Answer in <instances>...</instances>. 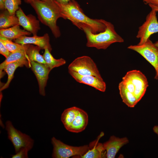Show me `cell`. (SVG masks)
<instances>
[{
  "label": "cell",
  "mask_w": 158,
  "mask_h": 158,
  "mask_svg": "<svg viewBox=\"0 0 158 158\" xmlns=\"http://www.w3.org/2000/svg\"><path fill=\"white\" fill-rule=\"evenodd\" d=\"M11 52L4 45L0 42V53L7 58Z\"/></svg>",
  "instance_id": "cell-27"
},
{
  "label": "cell",
  "mask_w": 158,
  "mask_h": 158,
  "mask_svg": "<svg viewBox=\"0 0 158 158\" xmlns=\"http://www.w3.org/2000/svg\"><path fill=\"white\" fill-rule=\"evenodd\" d=\"M0 42L11 52L22 50H25L27 47V44L22 45L13 42L11 40L1 36H0Z\"/></svg>",
  "instance_id": "cell-24"
},
{
  "label": "cell",
  "mask_w": 158,
  "mask_h": 158,
  "mask_svg": "<svg viewBox=\"0 0 158 158\" xmlns=\"http://www.w3.org/2000/svg\"><path fill=\"white\" fill-rule=\"evenodd\" d=\"M53 149L52 157L54 158H68L71 157L76 158L83 155L89 150L88 145L79 147L66 145L54 137L51 138Z\"/></svg>",
  "instance_id": "cell-5"
},
{
  "label": "cell",
  "mask_w": 158,
  "mask_h": 158,
  "mask_svg": "<svg viewBox=\"0 0 158 158\" xmlns=\"http://www.w3.org/2000/svg\"><path fill=\"white\" fill-rule=\"evenodd\" d=\"M79 108L72 107L65 109L62 113L61 120L67 130L75 118Z\"/></svg>",
  "instance_id": "cell-21"
},
{
  "label": "cell",
  "mask_w": 158,
  "mask_h": 158,
  "mask_svg": "<svg viewBox=\"0 0 158 158\" xmlns=\"http://www.w3.org/2000/svg\"><path fill=\"white\" fill-rule=\"evenodd\" d=\"M24 59H27L30 61L25 50H20L11 52L0 65V78H1L3 75L2 70L7 64L11 63Z\"/></svg>",
  "instance_id": "cell-20"
},
{
  "label": "cell",
  "mask_w": 158,
  "mask_h": 158,
  "mask_svg": "<svg viewBox=\"0 0 158 158\" xmlns=\"http://www.w3.org/2000/svg\"><path fill=\"white\" fill-rule=\"evenodd\" d=\"M21 0H5V9L11 14H16V11L19 8V6L21 4Z\"/></svg>",
  "instance_id": "cell-25"
},
{
  "label": "cell",
  "mask_w": 158,
  "mask_h": 158,
  "mask_svg": "<svg viewBox=\"0 0 158 158\" xmlns=\"http://www.w3.org/2000/svg\"><path fill=\"white\" fill-rule=\"evenodd\" d=\"M145 4H148L150 6L158 7V0H142Z\"/></svg>",
  "instance_id": "cell-28"
},
{
  "label": "cell",
  "mask_w": 158,
  "mask_h": 158,
  "mask_svg": "<svg viewBox=\"0 0 158 158\" xmlns=\"http://www.w3.org/2000/svg\"><path fill=\"white\" fill-rule=\"evenodd\" d=\"M41 49L37 46H35L30 44H27L25 51L30 61H32L46 65V62L43 56L40 53Z\"/></svg>",
  "instance_id": "cell-22"
},
{
  "label": "cell",
  "mask_w": 158,
  "mask_h": 158,
  "mask_svg": "<svg viewBox=\"0 0 158 158\" xmlns=\"http://www.w3.org/2000/svg\"><path fill=\"white\" fill-rule=\"evenodd\" d=\"M88 117L87 113L79 108L75 118L67 130L73 133H78L84 130L87 126Z\"/></svg>",
  "instance_id": "cell-16"
},
{
  "label": "cell",
  "mask_w": 158,
  "mask_h": 158,
  "mask_svg": "<svg viewBox=\"0 0 158 158\" xmlns=\"http://www.w3.org/2000/svg\"><path fill=\"white\" fill-rule=\"evenodd\" d=\"M128 142L129 140L126 137L119 138L114 135L111 136L108 141L103 144L106 151V158H115L120 149Z\"/></svg>",
  "instance_id": "cell-14"
},
{
  "label": "cell",
  "mask_w": 158,
  "mask_h": 158,
  "mask_svg": "<svg viewBox=\"0 0 158 158\" xmlns=\"http://www.w3.org/2000/svg\"><path fill=\"white\" fill-rule=\"evenodd\" d=\"M104 22L106 26V29L99 33H93L87 28H82L87 38V47L105 49L114 43L124 42L123 39L115 31L113 24L104 20Z\"/></svg>",
  "instance_id": "cell-4"
},
{
  "label": "cell",
  "mask_w": 158,
  "mask_h": 158,
  "mask_svg": "<svg viewBox=\"0 0 158 158\" xmlns=\"http://www.w3.org/2000/svg\"><path fill=\"white\" fill-rule=\"evenodd\" d=\"M68 71L82 75H93L102 79L97 65L89 56H84L75 59L68 66Z\"/></svg>",
  "instance_id": "cell-6"
},
{
  "label": "cell",
  "mask_w": 158,
  "mask_h": 158,
  "mask_svg": "<svg viewBox=\"0 0 158 158\" xmlns=\"http://www.w3.org/2000/svg\"><path fill=\"white\" fill-rule=\"evenodd\" d=\"M3 1H4V2H5V0H3Z\"/></svg>",
  "instance_id": "cell-34"
},
{
  "label": "cell",
  "mask_w": 158,
  "mask_h": 158,
  "mask_svg": "<svg viewBox=\"0 0 158 158\" xmlns=\"http://www.w3.org/2000/svg\"><path fill=\"white\" fill-rule=\"evenodd\" d=\"M153 130L154 132L156 133L158 136V126H155L153 128Z\"/></svg>",
  "instance_id": "cell-31"
},
{
  "label": "cell",
  "mask_w": 158,
  "mask_h": 158,
  "mask_svg": "<svg viewBox=\"0 0 158 158\" xmlns=\"http://www.w3.org/2000/svg\"><path fill=\"white\" fill-rule=\"evenodd\" d=\"M56 1L60 8L64 19L70 20L80 29L82 30L83 28H86L95 34L105 30L106 26L104 20L93 19L87 16L75 0H71L65 4Z\"/></svg>",
  "instance_id": "cell-2"
},
{
  "label": "cell",
  "mask_w": 158,
  "mask_h": 158,
  "mask_svg": "<svg viewBox=\"0 0 158 158\" xmlns=\"http://www.w3.org/2000/svg\"><path fill=\"white\" fill-rule=\"evenodd\" d=\"M16 15L18 18L19 25L33 36L37 35L40 27L39 21L35 16L31 14L26 15L20 7L16 11Z\"/></svg>",
  "instance_id": "cell-11"
},
{
  "label": "cell",
  "mask_w": 158,
  "mask_h": 158,
  "mask_svg": "<svg viewBox=\"0 0 158 158\" xmlns=\"http://www.w3.org/2000/svg\"><path fill=\"white\" fill-rule=\"evenodd\" d=\"M6 129L8 138L12 143L16 153L23 148H28L30 150L32 148L34 140L28 135L15 128L11 121L6 122Z\"/></svg>",
  "instance_id": "cell-7"
},
{
  "label": "cell",
  "mask_w": 158,
  "mask_h": 158,
  "mask_svg": "<svg viewBox=\"0 0 158 158\" xmlns=\"http://www.w3.org/2000/svg\"><path fill=\"white\" fill-rule=\"evenodd\" d=\"M18 24H19L18 19L16 14H11L6 9L3 10L1 12L0 29L7 28Z\"/></svg>",
  "instance_id": "cell-19"
},
{
  "label": "cell",
  "mask_w": 158,
  "mask_h": 158,
  "mask_svg": "<svg viewBox=\"0 0 158 158\" xmlns=\"http://www.w3.org/2000/svg\"><path fill=\"white\" fill-rule=\"evenodd\" d=\"M19 24L6 29L0 30V36L9 40H14L23 36H29L31 33L25 30L21 29Z\"/></svg>",
  "instance_id": "cell-18"
},
{
  "label": "cell",
  "mask_w": 158,
  "mask_h": 158,
  "mask_svg": "<svg viewBox=\"0 0 158 158\" xmlns=\"http://www.w3.org/2000/svg\"><path fill=\"white\" fill-rule=\"evenodd\" d=\"M24 65L27 67H31L30 61L27 59H24L10 63L4 67L3 70L7 74L8 79L6 83L0 88L1 91L8 87L11 82L13 78L14 73L16 69L18 67H22Z\"/></svg>",
  "instance_id": "cell-17"
},
{
  "label": "cell",
  "mask_w": 158,
  "mask_h": 158,
  "mask_svg": "<svg viewBox=\"0 0 158 158\" xmlns=\"http://www.w3.org/2000/svg\"><path fill=\"white\" fill-rule=\"evenodd\" d=\"M148 86L146 77L140 71L128 72L118 85L123 102L128 107H134L144 95Z\"/></svg>",
  "instance_id": "cell-1"
},
{
  "label": "cell",
  "mask_w": 158,
  "mask_h": 158,
  "mask_svg": "<svg viewBox=\"0 0 158 158\" xmlns=\"http://www.w3.org/2000/svg\"><path fill=\"white\" fill-rule=\"evenodd\" d=\"M147 15L145 21L139 28L136 37L140 39L138 44L144 43L152 34L158 32V21L156 16L157 11L154 8Z\"/></svg>",
  "instance_id": "cell-9"
},
{
  "label": "cell",
  "mask_w": 158,
  "mask_h": 158,
  "mask_svg": "<svg viewBox=\"0 0 158 158\" xmlns=\"http://www.w3.org/2000/svg\"><path fill=\"white\" fill-rule=\"evenodd\" d=\"M30 150L26 148H23L20 150L15 154L12 155V158H28V152Z\"/></svg>",
  "instance_id": "cell-26"
},
{
  "label": "cell",
  "mask_w": 158,
  "mask_h": 158,
  "mask_svg": "<svg viewBox=\"0 0 158 158\" xmlns=\"http://www.w3.org/2000/svg\"><path fill=\"white\" fill-rule=\"evenodd\" d=\"M31 68L38 81L40 94L45 95V88L48 78L49 73L51 71L46 65L30 61Z\"/></svg>",
  "instance_id": "cell-10"
},
{
  "label": "cell",
  "mask_w": 158,
  "mask_h": 158,
  "mask_svg": "<svg viewBox=\"0 0 158 158\" xmlns=\"http://www.w3.org/2000/svg\"><path fill=\"white\" fill-rule=\"evenodd\" d=\"M0 8L2 11L6 10L5 2L3 0H0Z\"/></svg>",
  "instance_id": "cell-29"
},
{
  "label": "cell",
  "mask_w": 158,
  "mask_h": 158,
  "mask_svg": "<svg viewBox=\"0 0 158 158\" xmlns=\"http://www.w3.org/2000/svg\"><path fill=\"white\" fill-rule=\"evenodd\" d=\"M58 3L62 4H65L68 3L71 0H55Z\"/></svg>",
  "instance_id": "cell-30"
},
{
  "label": "cell",
  "mask_w": 158,
  "mask_h": 158,
  "mask_svg": "<svg viewBox=\"0 0 158 158\" xmlns=\"http://www.w3.org/2000/svg\"><path fill=\"white\" fill-rule=\"evenodd\" d=\"M154 44L158 49V41L156 42L155 43H154Z\"/></svg>",
  "instance_id": "cell-33"
},
{
  "label": "cell",
  "mask_w": 158,
  "mask_h": 158,
  "mask_svg": "<svg viewBox=\"0 0 158 158\" xmlns=\"http://www.w3.org/2000/svg\"><path fill=\"white\" fill-rule=\"evenodd\" d=\"M70 75L77 82L92 87L102 92H104L106 89V84L103 79L93 75H82L77 73L68 71Z\"/></svg>",
  "instance_id": "cell-12"
},
{
  "label": "cell",
  "mask_w": 158,
  "mask_h": 158,
  "mask_svg": "<svg viewBox=\"0 0 158 158\" xmlns=\"http://www.w3.org/2000/svg\"><path fill=\"white\" fill-rule=\"evenodd\" d=\"M104 135V133L103 132H101L96 140L90 143L89 145L90 148L88 151L83 155L78 156L76 158L106 157V151L103 147V144L98 142L99 140Z\"/></svg>",
  "instance_id": "cell-15"
},
{
  "label": "cell",
  "mask_w": 158,
  "mask_h": 158,
  "mask_svg": "<svg viewBox=\"0 0 158 158\" xmlns=\"http://www.w3.org/2000/svg\"><path fill=\"white\" fill-rule=\"evenodd\" d=\"M42 56L46 62V65L51 70L55 68L65 64L66 62L65 60L62 58L59 59H55L48 48L44 49V52Z\"/></svg>",
  "instance_id": "cell-23"
},
{
  "label": "cell",
  "mask_w": 158,
  "mask_h": 158,
  "mask_svg": "<svg viewBox=\"0 0 158 158\" xmlns=\"http://www.w3.org/2000/svg\"><path fill=\"white\" fill-rule=\"evenodd\" d=\"M128 48L138 53L153 66L156 73L154 78L158 79V49L150 39L142 44L131 45Z\"/></svg>",
  "instance_id": "cell-8"
},
{
  "label": "cell",
  "mask_w": 158,
  "mask_h": 158,
  "mask_svg": "<svg viewBox=\"0 0 158 158\" xmlns=\"http://www.w3.org/2000/svg\"><path fill=\"white\" fill-rule=\"evenodd\" d=\"M34 0H24V1L28 4H30V3L32 1Z\"/></svg>",
  "instance_id": "cell-32"
},
{
  "label": "cell",
  "mask_w": 158,
  "mask_h": 158,
  "mask_svg": "<svg viewBox=\"0 0 158 158\" xmlns=\"http://www.w3.org/2000/svg\"><path fill=\"white\" fill-rule=\"evenodd\" d=\"M14 41L15 42L22 45L33 44L38 46L41 49H44L48 48L50 52L52 50L49 42V37L47 33L45 34L42 36L37 35L32 37L23 36Z\"/></svg>",
  "instance_id": "cell-13"
},
{
  "label": "cell",
  "mask_w": 158,
  "mask_h": 158,
  "mask_svg": "<svg viewBox=\"0 0 158 158\" xmlns=\"http://www.w3.org/2000/svg\"><path fill=\"white\" fill-rule=\"evenodd\" d=\"M35 10L41 23L49 28L56 38L60 37L61 32L57 25V20L64 17L55 0H34L30 4Z\"/></svg>",
  "instance_id": "cell-3"
}]
</instances>
